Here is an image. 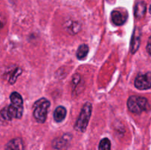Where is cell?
Wrapping results in <instances>:
<instances>
[{"label":"cell","instance_id":"cell-11","mask_svg":"<svg viewBox=\"0 0 151 150\" xmlns=\"http://www.w3.org/2000/svg\"><path fill=\"white\" fill-rule=\"evenodd\" d=\"M146 13V3L144 1H139L134 8V14L137 19H142Z\"/></svg>","mask_w":151,"mask_h":150},{"label":"cell","instance_id":"cell-7","mask_svg":"<svg viewBox=\"0 0 151 150\" xmlns=\"http://www.w3.org/2000/svg\"><path fill=\"white\" fill-rule=\"evenodd\" d=\"M70 140L71 135L66 134L60 138H55L52 142V146L56 149H63L65 147L68 146V144H69Z\"/></svg>","mask_w":151,"mask_h":150},{"label":"cell","instance_id":"cell-13","mask_svg":"<svg viewBox=\"0 0 151 150\" xmlns=\"http://www.w3.org/2000/svg\"><path fill=\"white\" fill-rule=\"evenodd\" d=\"M10 99L11 104L19 106V107H23V99L18 92L12 93L10 96Z\"/></svg>","mask_w":151,"mask_h":150},{"label":"cell","instance_id":"cell-12","mask_svg":"<svg viewBox=\"0 0 151 150\" xmlns=\"http://www.w3.org/2000/svg\"><path fill=\"white\" fill-rule=\"evenodd\" d=\"M66 116V110L63 106H58L54 112V120L56 122H61L64 120Z\"/></svg>","mask_w":151,"mask_h":150},{"label":"cell","instance_id":"cell-6","mask_svg":"<svg viewBox=\"0 0 151 150\" xmlns=\"http://www.w3.org/2000/svg\"><path fill=\"white\" fill-rule=\"evenodd\" d=\"M64 28L70 35H76L81 31V24L78 21L69 20L65 23Z\"/></svg>","mask_w":151,"mask_h":150},{"label":"cell","instance_id":"cell-17","mask_svg":"<svg viewBox=\"0 0 151 150\" xmlns=\"http://www.w3.org/2000/svg\"><path fill=\"white\" fill-rule=\"evenodd\" d=\"M150 39L148 41V44H147V52L150 54Z\"/></svg>","mask_w":151,"mask_h":150},{"label":"cell","instance_id":"cell-18","mask_svg":"<svg viewBox=\"0 0 151 150\" xmlns=\"http://www.w3.org/2000/svg\"><path fill=\"white\" fill-rule=\"evenodd\" d=\"M3 25H4V23H3L2 21H1V19H0V29H1V28L3 27Z\"/></svg>","mask_w":151,"mask_h":150},{"label":"cell","instance_id":"cell-10","mask_svg":"<svg viewBox=\"0 0 151 150\" xmlns=\"http://www.w3.org/2000/svg\"><path fill=\"white\" fill-rule=\"evenodd\" d=\"M4 150H24L23 141L20 138H13L6 144Z\"/></svg>","mask_w":151,"mask_h":150},{"label":"cell","instance_id":"cell-1","mask_svg":"<svg viewBox=\"0 0 151 150\" xmlns=\"http://www.w3.org/2000/svg\"><path fill=\"white\" fill-rule=\"evenodd\" d=\"M50 106V102L46 98H41L37 100L32 107V115L38 123H44L47 120L48 109Z\"/></svg>","mask_w":151,"mask_h":150},{"label":"cell","instance_id":"cell-9","mask_svg":"<svg viewBox=\"0 0 151 150\" xmlns=\"http://www.w3.org/2000/svg\"><path fill=\"white\" fill-rule=\"evenodd\" d=\"M111 17L112 22L116 26H121V25L124 24L127 20V16L119 10L112 11Z\"/></svg>","mask_w":151,"mask_h":150},{"label":"cell","instance_id":"cell-15","mask_svg":"<svg viewBox=\"0 0 151 150\" xmlns=\"http://www.w3.org/2000/svg\"><path fill=\"white\" fill-rule=\"evenodd\" d=\"M22 70L20 69V68H16L14 69L13 72L11 73V74L10 75L8 79V82L10 84H13L16 82L17 80L18 77L22 74Z\"/></svg>","mask_w":151,"mask_h":150},{"label":"cell","instance_id":"cell-2","mask_svg":"<svg viewBox=\"0 0 151 150\" xmlns=\"http://www.w3.org/2000/svg\"><path fill=\"white\" fill-rule=\"evenodd\" d=\"M92 111V105L90 102L85 103L81 109V113L79 115L76 123L74 125V128L78 132H85L88 126V121Z\"/></svg>","mask_w":151,"mask_h":150},{"label":"cell","instance_id":"cell-4","mask_svg":"<svg viewBox=\"0 0 151 150\" xmlns=\"http://www.w3.org/2000/svg\"><path fill=\"white\" fill-rule=\"evenodd\" d=\"M23 107H19L11 104L0 110V121H10L14 119H21L23 114Z\"/></svg>","mask_w":151,"mask_h":150},{"label":"cell","instance_id":"cell-8","mask_svg":"<svg viewBox=\"0 0 151 150\" xmlns=\"http://www.w3.org/2000/svg\"><path fill=\"white\" fill-rule=\"evenodd\" d=\"M140 39H141V30L139 28L136 27L134 29L132 36V41L131 44V53L134 54L138 50L140 45Z\"/></svg>","mask_w":151,"mask_h":150},{"label":"cell","instance_id":"cell-16","mask_svg":"<svg viewBox=\"0 0 151 150\" xmlns=\"http://www.w3.org/2000/svg\"><path fill=\"white\" fill-rule=\"evenodd\" d=\"M99 150H111V141L109 138H105L100 141Z\"/></svg>","mask_w":151,"mask_h":150},{"label":"cell","instance_id":"cell-14","mask_svg":"<svg viewBox=\"0 0 151 150\" xmlns=\"http://www.w3.org/2000/svg\"><path fill=\"white\" fill-rule=\"evenodd\" d=\"M88 45L86 44H81L78 49V51H77V57L80 60H83V59L85 58L87 56L88 53Z\"/></svg>","mask_w":151,"mask_h":150},{"label":"cell","instance_id":"cell-3","mask_svg":"<svg viewBox=\"0 0 151 150\" xmlns=\"http://www.w3.org/2000/svg\"><path fill=\"white\" fill-rule=\"evenodd\" d=\"M128 108L131 113L139 114L149 109V103L146 98L137 96H131L127 101Z\"/></svg>","mask_w":151,"mask_h":150},{"label":"cell","instance_id":"cell-5","mask_svg":"<svg viewBox=\"0 0 151 150\" xmlns=\"http://www.w3.org/2000/svg\"><path fill=\"white\" fill-rule=\"evenodd\" d=\"M150 73L147 72L145 74H139L134 82L137 88L139 90H147L150 88Z\"/></svg>","mask_w":151,"mask_h":150}]
</instances>
